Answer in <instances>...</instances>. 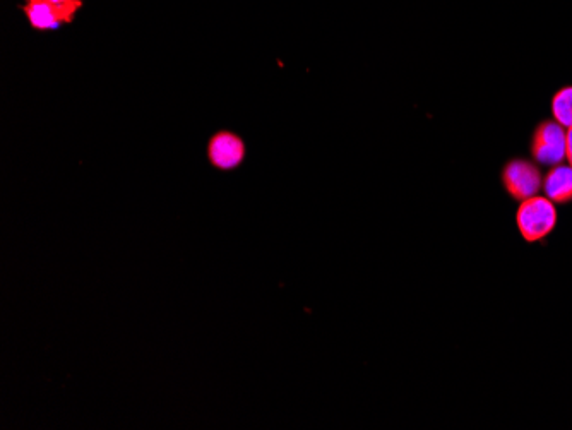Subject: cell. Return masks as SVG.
I'll return each mask as SVG.
<instances>
[{
	"instance_id": "1",
	"label": "cell",
	"mask_w": 572,
	"mask_h": 430,
	"mask_svg": "<svg viewBox=\"0 0 572 430\" xmlns=\"http://www.w3.org/2000/svg\"><path fill=\"white\" fill-rule=\"evenodd\" d=\"M559 221L557 208L547 196H533L519 204L516 211V227L528 244H538L554 232Z\"/></svg>"
},
{
	"instance_id": "6",
	"label": "cell",
	"mask_w": 572,
	"mask_h": 430,
	"mask_svg": "<svg viewBox=\"0 0 572 430\" xmlns=\"http://www.w3.org/2000/svg\"><path fill=\"white\" fill-rule=\"evenodd\" d=\"M23 11L30 19V24L35 30L48 31L57 30L60 21L55 12L43 2V0H26Z\"/></svg>"
},
{
	"instance_id": "2",
	"label": "cell",
	"mask_w": 572,
	"mask_h": 430,
	"mask_svg": "<svg viewBox=\"0 0 572 430\" xmlns=\"http://www.w3.org/2000/svg\"><path fill=\"white\" fill-rule=\"evenodd\" d=\"M501 180L507 196L516 203L538 196V192L542 191L543 175L540 168L537 163L525 158L509 160L502 167Z\"/></svg>"
},
{
	"instance_id": "8",
	"label": "cell",
	"mask_w": 572,
	"mask_h": 430,
	"mask_svg": "<svg viewBox=\"0 0 572 430\" xmlns=\"http://www.w3.org/2000/svg\"><path fill=\"white\" fill-rule=\"evenodd\" d=\"M43 2L55 12V16L62 24L72 23L76 12L83 6V0H43Z\"/></svg>"
},
{
	"instance_id": "7",
	"label": "cell",
	"mask_w": 572,
	"mask_h": 430,
	"mask_svg": "<svg viewBox=\"0 0 572 430\" xmlns=\"http://www.w3.org/2000/svg\"><path fill=\"white\" fill-rule=\"evenodd\" d=\"M552 115L555 122H559L562 127L571 129L572 127V84L564 86L555 93L552 98Z\"/></svg>"
},
{
	"instance_id": "5",
	"label": "cell",
	"mask_w": 572,
	"mask_h": 430,
	"mask_svg": "<svg viewBox=\"0 0 572 430\" xmlns=\"http://www.w3.org/2000/svg\"><path fill=\"white\" fill-rule=\"evenodd\" d=\"M542 191L554 204L572 203V167L567 163L550 167L543 177Z\"/></svg>"
},
{
	"instance_id": "9",
	"label": "cell",
	"mask_w": 572,
	"mask_h": 430,
	"mask_svg": "<svg viewBox=\"0 0 572 430\" xmlns=\"http://www.w3.org/2000/svg\"><path fill=\"white\" fill-rule=\"evenodd\" d=\"M566 160L572 167V127L567 129Z\"/></svg>"
},
{
	"instance_id": "4",
	"label": "cell",
	"mask_w": 572,
	"mask_h": 430,
	"mask_svg": "<svg viewBox=\"0 0 572 430\" xmlns=\"http://www.w3.org/2000/svg\"><path fill=\"white\" fill-rule=\"evenodd\" d=\"M208 158L218 170H233L245 160L244 139L230 131L215 134L208 144Z\"/></svg>"
},
{
	"instance_id": "3",
	"label": "cell",
	"mask_w": 572,
	"mask_h": 430,
	"mask_svg": "<svg viewBox=\"0 0 572 430\" xmlns=\"http://www.w3.org/2000/svg\"><path fill=\"white\" fill-rule=\"evenodd\" d=\"M566 146L567 129L555 120H542L531 136V156L543 167H555L564 163Z\"/></svg>"
}]
</instances>
